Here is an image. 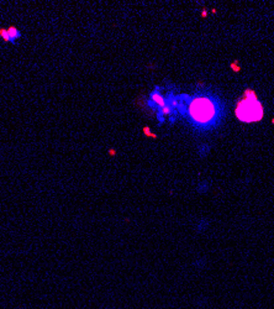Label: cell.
Listing matches in <instances>:
<instances>
[{"label": "cell", "instance_id": "5b68a950", "mask_svg": "<svg viewBox=\"0 0 274 309\" xmlns=\"http://www.w3.org/2000/svg\"><path fill=\"white\" fill-rule=\"evenodd\" d=\"M273 124H274V119H273Z\"/></svg>", "mask_w": 274, "mask_h": 309}, {"label": "cell", "instance_id": "3957f363", "mask_svg": "<svg viewBox=\"0 0 274 309\" xmlns=\"http://www.w3.org/2000/svg\"><path fill=\"white\" fill-rule=\"evenodd\" d=\"M0 37L5 42H14V41H16V39L20 37V31L14 26H11L9 29H2L0 30Z\"/></svg>", "mask_w": 274, "mask_h": 309}, {"label": "cell", "instance_id": "277c9868", "mask_svg": "<svg viewBox=\"0 0 274 309\" xmlns=\"http://www.w3.org/2000/svg\"><path fill=\"white\" fill-rule=\"evenodd\" d=\"M152 99L154 100V103H157L158 105H161V107H164V100H163V98L161 96V94H153L152 95Z\"/></svg>", "mask_w": 274, "mask_h": 309}, {"label": "cell", "instance_id": "6da1fadb", "mask_svg": "<svg viewBox=\"0 0 274 309\" xmlns=\"http://www.w3.org/2000/svg\"><path fill=\"white\" fill-rule=\"evenodd\" d=\"M236 115L243 123L259 121L263 118V108L253 91L248 90L244 94V99L238 103L236 108Z\"/></svg>", "mask_w": 274, "mask_h": 309}, {"label": "cell", "instance_id": "7a4b0ae2", "mask_svg": "<svg viewBox=\"0 0 274 309\" xmlns=\"http://www.w3.org/2000/svg\"><path fill=\"white\" fill-rule=\"evenodd\" d=\"M214 105L206 98H198L190 104V115L199 123H206L214 116Z\"/></svg>", "mask_w": 274, "mask_h": 309}]
</instances>
